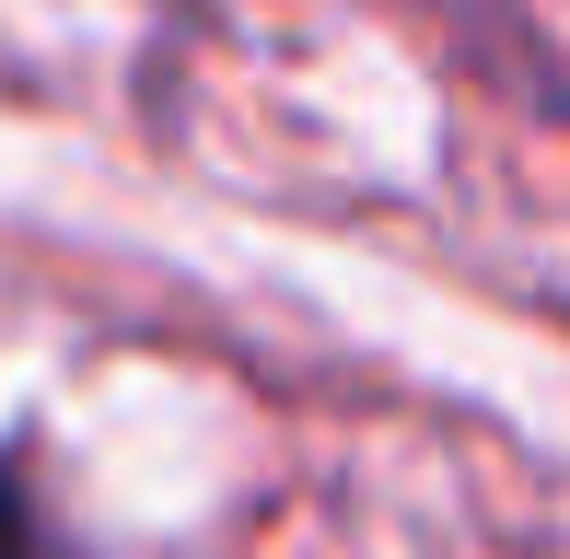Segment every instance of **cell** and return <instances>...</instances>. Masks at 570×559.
<instances>
[{"label":"cell","mask_w":570,"mask_h":559,"mask_svg":"<svg viewBox=\"0 0 570 559\" xmlns=\"http://www.w3.org/2000/svg\"><path fill=\"white\" fill-rule=\"evenodd\" d=\"M0 559H36V537H23V490H12V467H0Z\"/></svg>","instance_id":"obj_1"}]
</instances>
